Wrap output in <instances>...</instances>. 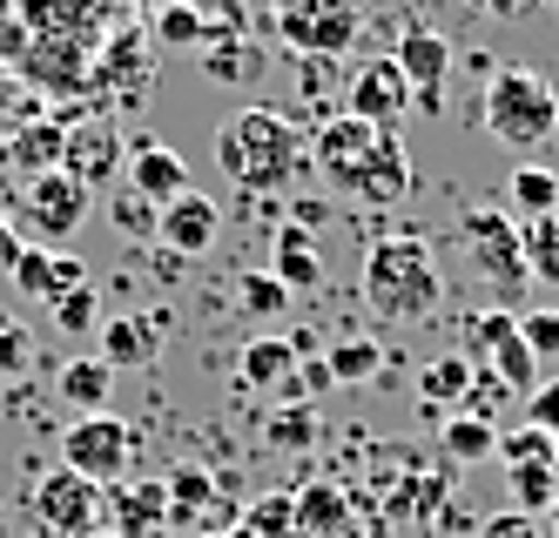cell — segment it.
I'll return each instance as SVG.
<instances>
[{
  "label": "cell",
  "instance_id": "1",
  "mask_svg": "<svg viewBox=\"0 0 559 538\" xmlns=\"http://www.w3.org/2000/svg\"><path fill=\"white\" fill-rule=\"evenodd\" d=\"M216 169L229 176V189H243V195L290 189L310 169V135L290 115H276V108H236L216 129Z\"/></svg>",
  "mask_w": 559,
  "mask_h": 538
},
{
  "label": "cell",
  "instance_id": "2",
  "mask_svg": "<svg viewBox=\"0 0 559 538\" xmlns=\"http://www.w3.org/2000/svg\"><path fill=\"white\" fill-rule=\"evenodd\" d=\"M365 303L384 323H425L438 303H445V276H438L431 242L418 236H384L365 256Z\"/></svg>",
  "mask_w": 559,
  "mask_h": 538
},
{
  "label": "cell",
  "instance_id": "3",
  "mask_svg": "<svg viewBox=\"0 0 559 538\" xmlns=\"http://www.w3.org/2000/svg\"><path fill=\"white\" fill-rule=\"evenodd\" d=\"M478 108H486V135L512 155H539L559 129V95L539 68H499Z\"/></svg>",
  "mask_w": 559,
  "mask_h": 538
},
{
  "label": "cell",
  "instance_id": "4",
  "mask_svg": "<svg viewBox=\"0 0 559 538\" xmlns=\"http://www.w3.org/2000/svg\"><path fill=\"white\" fill-rule=\"evenodd\" d=\"M459 242H465V256H472V270L486 276V289L492 297H526V283H533V270H526V236H519V216L506 210V202H472V210L459 216Z\"/></svg>",
  "mask_w": 559,
  "mask_h": 538
},
{
  "label": "cell",
  "instance_id": "5",
  "mask_svg": "<svg viewBox=\"0 0 559 538\" xmlns=\"http://www.w3.org/2000/svg\"><path fill=\"white\" fill-rule=\"evenodd\" d=\"M270 27L290 55L304 61H331L350 55L365 34V0H270Z\"/></svg>",
  "mask_w": 559,
  "mask_h": 538
},
{
  "label": "cell",
  "instance_id": "6",
  "mask_svg": "<svg viewBox=\"0 0 559 538\" xmlns=\"http://www.w3.org/2000/svg\"><path fill=\"white\" fill-rule=\"evenodd\" d=\"M61 465L74 478H88V485H122L129 465H135V425L129 418H115V410H88V418H74L61 431Z\"/></svg>",
  "mask_w": 559,
  "mask_h": 538
},
{
  "label": "cell",
  "instance_id": "7",
  "mask_svg": "<svg viewBox=\"0 0 559 538\" xmlns=\"http://www.w3.org/2000/svg\"><path fill=\"white\" fill-rule=\"evenodd\" d=\"M129 162V135H122V115L115 108H68V142H61V169L82 182L88 195L108 189Z\"/></svg>",
  "mask_w": 559,
  "mask_h": 538
},
{
  "label": "cell",
  "instance_id": "8",
  "mask_svg": "<svg viewBox=\"0 0 559 538\" xmlns=\"http://www.w3.org/2000/svg\"><path fill=\"white\" fill-rule=\"evenodd\" d=\"M465 357H472V370H492L512 397H526L539 384V357L526 350V337H519L512 310H478L465 323Z\"/></svg>",
  "mask_w": 559,
  "mask_h": 538
},
{
  "label": "cell",
  "instance_id": "9",
  "mask_svg": "<svg viewBox=\"0 0 559 538\" xmlns=\"http://www.w3.org/2000/svg\"><path fill=\"white\" fill-rule=\"evenodd\" d=\"M378 135H384V129H371V121H357V115L331 108L324 121H317V135H310V169L324 176V189L357 195V176H365V162H371Z\"/></svg>",
  "mask_w": 559,
  "mask_h": 538
},
{
  "label": "cell",
  "instance_id": "10",
  "mask_svg": "<svg viewBox=\"0 0 559 538\" xmlns=\"http://www.w3.org/2000/svg\"><path fill=\"white\" fill-rule=\"evenodd\" d=\"M344 115L371 121V129H397L412 115V81L391 55H365L350 74H344Z\"/></svg>",
  "mask_w": 559,
  "mask_h": 538
},
{
  "label": "cell",
  "instance_id": "11",
  "mask_svg": "<svg viewBox=\"0 0 559 538\" xmlns=\"http://www.w3.org/2000/svg\"><path fill=\"white\" fill-rule=\"evenodd\" d=\"M21 223H27V236H41V242H68L74 229L88 223V189L74 182L68 169L34 176L27 195H21Z\"/></svg>",
  "mask_w": 559,
  "mask_h": 538
},
{
  "label": "cell",
  "instance_id": "12",
  "mask_svg": "<svg viewBox=\"0 0 559 538\" xmlns=\"http://www.w3.org/2000/svg\"><path fill=\"white\" fill-rule=\"evenodd\" d=\"M34 518H41V531H55V538H88L102 525V485L74 478L61 465V471H48L34 485Z\"/></svg>",
  "mask_w": 559,
  "mask_h": 538
},
{
  "label": "cell",
  "instance_id": "13",
  "mask_svg": "<svg viewBox=\"0 0 559 538\" xmlns=\"http://www.w3.org/2000/svg\"><path fill=\"white\" fill-rule=\"evenodd\" d=\"M148 81H155V55H148V40H142L135 27L108 34V40H102V55H95V74H88V95L108 108V101H135Z\"/></svg>",
  "mask_w": 559,
  "mask_h": 538
},
{
  "label": "cell",
  "instance_id": "14",
  "mask_svg": "<svg viewBox=\"0 0 559 538\" xmlns=\"http://www.w3.org/2000/svg\"><path fill=\"white\" fill-rule=\"evenodd\" d=\"M61 142H68V108H41V115H14V129L0 135V162L21 169L27 182L61 169Z\"/></svg>",
  "mask_w": 559,
  "mask_h": 538
},
{
  "label": "cell",
  "instance_id": "15",
  "mask_svg": "<svg viewBox=\"0 0 559 538\" xmlns=\"http://www.w3.org/2000/svg\"><path fill=\"white\" fill-rule=\"evenodd\" d=\"M391 61L405 68V81H412V108L418 115H438V101H445V74H452V40L431 34V27H412L391 48Z\"/></svg>",
  "mask_w": 559,
  "mask_h": 538
},
{
  "label": "cell",
  "instance_id": "16",
  "mask_svg": "<svg viewBox=\"0 0 559 538\" xmlns=\"http://www.w3.org/2000/svg\"><path fill=\"white\" fill-rule=\"evenodd\" d=\"M297 370H304V357H297L290 337H257V344H243V357H236V384L250 397H263V404H290L297 397Z\"/></svg>",
  "mask_w": 559,
  "mask_h": 538
},
{
  "label": "cell",
  "instance_id": "17",
  "mask_svg": "<svg viewBox=\"0 0 559 538\" xmlns=\"http://www.w3.org/2000/svg\"><path fill=\"white\" fill-rule=\"evenodd\" d=\"M8 276H14V289L21 297H34V303H61L68 289H82L88 283V263L82 256H68V250H41V242H21V256L8 263Z\"/></svg>",
  "mask_w": 559,
  "mask_h": 538
},
{
  "label": "cell",
  "instance_id": "18",
  "mask_svg": "<svg viewBox=\"0 0 559 538\" xmlns=\"http://www.w3.org/2000/svg\"><path fill=\"white\" fill-rule=\"evenodd\" d=\"M163 491H169V525H189V531H223V518H236V512H229V499H223V478H216V471H203V465L169 471V478H163Z\"/></svg>",
  "mask_w": 559,
  "mask_h": 538
},
{
  "label": "cell",
  "instance_id": "19",
  "mask_svg": "<svg viewBox=\"0 0 559 538\" xmlns=\"http://www.w3.org/2000/svg\"><path fill=\"white\" fill-rule=\"evenodd\" d=\"M122 176H129V189H135L142 202H155V210H169L176 195L195 189V182H189V162H182L169 142H135L129 162H122Z\"/></svg>",
  "mask_w": 559,
  "mask_h": 538
},
{
  "label": "cell",
  "instance_id": "20",
  "mask_svg": "<svg viewBox=\"0 0 559 538\" xmlns=\"http://www.w3.org/2000/svg\"><path fill=\"white\" fill-rule=\"evenodd\" d=\"M155 236H163V250L169 256H203L210 242L223 236V210L203 195V189H189V195H176L163 216H155Z\"/></svg>",
  "mask_w": 559,
  "mask_h": 538
},
{
  "label": "cell",
  "instance_id": "21",
  "mask_svg": "<svg viewBox=\"0 0 559 538\" xmlns=\"http://www.w3.org/2000/svg\"><path fill=\"white\" fill-rule=\"evenodd\" d=\"M412 155H405V142H397L391 129L378 135V148H371V162H365V176H357V202H371V210H397V202L412 195Z\"/></svg>",
  "mask_w": 559,
  "mask_h": 538
},
{
  "label": "cell",
  "instance_id": "22",
  "mask_svg": "<svg viewBox=\"0 0 559 538\" xmlns=\"http://www.w3.org/2000/svg\"><path fill=\"white\" fill-rule=\"evenodd\" d=\"M163 357V316L135 310V316H108L102 323V363L108 370H142Z\"/></svg>",
  "mask_w": 559,
  "mask_h": 538
},
{
  "label": "cell",
  "instance_id": "23",
  "mask_svg": "<svg viewBox=\"0 0 559 538\" xmlns=\"http://www.w3.org/2000/svg\"><path fill=\"white\" fill-rule=\"evenodd\" d=\"M270 276L284 283L290 297H297V289H317V283H324V250H317V229H304L297 216L276 229V242H270Z\"/></svg>",
  "mask_w": 559,
  "mask_h": 538
},
{
  "label": "cell",
  "instance_id": "24",
  "mask_svg": "<svg viewBox=\"0 0 559 538\" xmlns=\"http://www.w3.org/2000/svg\"><path fill=\"white\" fill-rule=\"evenodd\" d=\"M102 512L115 518V538H142V531H163L169 525V491L163 485H108L102 491Z\"/></svg>",
  "mask_w": 559,
  "mask_h": 538
},
{
  "label": "cell",
  "instance_id": "25",
  "mask_svg": "<svg viewBox=\"0 0 559 538\" xmlns=\"http://www.w3.org/2000/svg\"><path fill=\"white\" fill-rule=\"evenodd\" d=\"M472 357L465 350H452V357H431L425 370H418V404H425V418H438L445 425L452 410H465V397H472Z\"/></svg>",
  "mask_w": 559,
  "mask_h": 538
},
{
  "label": "cell",
  "instance_id": "26",
  "mask_svg": "<svg viewBox=\"0 0 559 538\" xmlns=\"http://www.w3.org/2000/svg\"><path fill=\"white\" fill-rule=\"evenodd\" d=\"M108 391H115V370L102 357H74L55 370V397L74 410V418H88V410H108Z\"/></svg>",
  "mask_w": 559,
  "mask_h": 538
},
{
  "label": "cell",
  "instance_id": "27",
  "mask_svg": "<svg viewBox=\"0 0 559 538\" xmlns=\"http://www.w3.org/2000/svg\"><path fill=\"white\" fill-rule=\"evenodd\" d=\"M506 210L526 216V223L559 216V169H546V162H519L512 182H506Z\"/></svg>",
  "mask_w": 559,
  "mask_h": 538
},
{
  "label": "cell",
  "instance_id": "28",
  "mask_svg": "<svg viewBox=\"0 0 559 538\" xmlns=\"http://www.w3.org/2000/svg\"><path fill=\"white\" fill-rule=\"evenodd\" d=\"M317 438H324V418H317V404H304V397L270 404V418H263V444H270V451L297 458V451H310Z\"/></svg>",
  "mask_w": 559,
  "mask_h": 538
},
{
  "label": "cell",
  "instance_id": "29",
  "mask_svg": "<svg viewBox=\"0 0 559 538\" xmlns=\"http://www.w3.org/2000/svg\"><path fill=\"white\" fill-rule=\"evenodd\" d=\"M344 531H350L344 485H310V491H297V538H344Z\"/></svg>",
  "mask_w": 559,
  "mask_h": 538
},
{
  "label": "cell",
  "instance_id": "30",
  "mask_svg": "<svg viewBox=\"0 0 559 538\" xmlns=\"http://www.w3.org/2000/svg\"><path fill=\"white\" fill-rule=\"evenodd\" d=\"M195 61H203V74L216 81V88H243V81L263 68V55H250V40H243V34H210Z\"/></svg>",
  "mask_w": 559,
  "mask_h": 538
},
{
  "label": "cell",
  "instance_id": "31",
  "mask_svg": "<svg viewBox=\"0 0 559 538\" xmlns=\"http://www.w3.org/2000/svg\"><path fill=\"white\" fill-rule=\"evenodd\" d=\"M438 451H445L452 465H478V458H492V451H499V425L472 418V410H452V418L438 425Z\"/></svg>",
  "mask_w": 559,
  "mask_h": 538
},
{
  "label": "cell",
  "instance_id": "32",
  "mask_svg": "<svg viewBox=\"0 0 559 538\" xmlns=\"http://www.w3.org/2000/svg\"><path fill=\"white\" fill-rule=\"evenodd\" d=\"M324 363H331L337 384H371L378 370H384V350L365 337V330H350V337H337V344L324 350Z\"/></svg>",
  "mask_w": 559,
  "mask_h": 538
},
{
  "label": "cell",
  "instance_id": "33",
  "mask_svg": "<svg viewBox=\"0 0 559 538\" xmlns=\"http://www.w3.org/2000/svg\"><path fill=\"white\" fill-rule=\"evenodd\" d=\"M512 485V512H526V518H546L559 505V485H552V465H512L506 471Z\"/></svg>",
  "mask_w": 559,
  "mask_h": 538
},
{
  "label": "cell",
  "instance_id": "34",
  "mask_svg": "<svg viewBox=\"0 0 559 538\" xmlns=\"http://www.w3.org/2000/svg\"><path fill=\"white\" fill-rule=\"evenodd\" d=\"M519 236H526V270H533V283L559 289V216L519 223Z\"/></svg>",
  "mask_w": 559,
  "mask_h": 538
},
{
  "label": "cell",
  "instance_id": "35",
  "mask_svg": "<svg viewBox=\"0 0 559 538\" xmlns=\"http://www.w3.org/2000/svg\"><path fill=\"white\" fill-rule=\"evenodd\" d=\"M445 491H452L445 471H412L405 485H397V505H391V512H397V518H412V512H418V518H438V512H445Z\"/></svg>",
  "mask_w": 559,
  "mask_h": 538
},
{
  "label": "cell",
  "instance_id": "36",
  "mask_svg": "<svg viewBox=\"0 0 559 538\" xmlns=\"http://www.w3.org/2000/svg\"><path fill=\"white\" fill-rule=\"evenodd\" d=\"M55 330H61V337H88V330H102V289L95 283L68 289V297L55 303Z\"/></svg>",
  "mask_w": 559,
  "mask_h": 538
},
{
  "label": "cell",
  "instance_id": "37",
  "mask_svg": "<svg viewBox=\"0 0 559 538\" xmlns=\"http://www.w3.org/2000/svg\"><path fill=\"white\" fill-rule=\"evenodd\" d=\"M27 370H34V330H27L21 316L0 310V384L27 378Z\"/></svg>",
  "mask_w": 559,
  "mask_h": 538
},
{
  "label": "cell",
  "instance_id": "38",
  "mask_svg": "<svg viewBox=\"0 0 559 538\" xmlns=\"http://www.w3.org/2000/svg\"><path fill=\"white\" fill-rule=\"evenodd\" d=\"M236 297H243V310H250V316H284V310H290V289L276 283L270 270H250L243 283H236Z\"/></svg>",
  "mask_w": 559,
  "mask_h": 538
},
{
  "label": "cell",
  "instance_id": "39",
  "mask_svg": "<svg viewBox=\"0 0 559 538\" xmlns=\"http://www.w3.org/2000/svg\"><path fill=\"white\" fill-rule=\"evenodd\" d=\"M492 458H506V471L512 465H552V438L546 431H499V451H492Z\"/></svg>",
  "mask_w": 559,
  "mask_h": 538
},
{
  "label": "cell",
  "instance_id": "40",
  "mask_svg": "<svg viewBox=\"0 0 559 538\" xmlns=\"http://www.w3.org/2000/svg\"><path fill=\"white\" fill-rule=\"evenodd\" d=\"M155 40H163V48H203L210 27H203V21H195V14L182 8V0H176V8L155 14Z\"/></svg>",
  "mask_w": 559,
  "mask_h": 538
},
{
  "label": "cell",
  "instance_id": "41",
  "mask_svg": "<svg viewBox=\"0 0 559 538\" xmlns=\"http://www.w3.org/2000/svg\"><path fill=\"white\" fill-rule=\"evenodd\" d=\"M108 216H115V229H122V236H155V216H163V210H155V202H142L135 189H122V195H115L108 202Z\"/></svg>",
  "mask_w": 559,
  "mask_h": 538
},
{
  "label": "cell",
  "instance_id": "42",
  "mask_svg": "<svg viewBox=\"0 0 559 538\" xmlns=\"http://www.w3.org/2000/svg\"><path fill=\"white\" fill-rule=\"evenodd\" d=\"M182 8L203 21L210 34H243V27H250V8H243V0H182Z\"/></svg>",
  "mask_w": 559,
  "mask_h": 538
},
{
  "label": "cell",
  "instance_id": "43",
  "mask_svg": "<svg viewBox=\"0 0 559 538\" xmlns=\"http://www.w3.org/2000/svg\"><path fill=\"white\" fill-rule=\"evenodd\" d=\"M519 337H526V350L539 363H552L559 357V310H526V316H519Z\"/></svg>",
  "mask_w": 559,
  "mask_h": 538
},
{
  "label": "cell",
  "instance_id": "44",
  "mask_svg": "<svg viewBox=\"0 0 559 538\" xmlns=\"http://www.w3.org/2000/svg\"><path fill=\"white\" fill-rule=\"evenodd\" d=\"M526 425L546 431V438H559V378H539L526 391Z\"/></svg>",
  "mask_w": 559,
  "mask_h": 538
},
{
  "label": "cell",
  "instance_id": "45",
  "mask_svg": "<svg viewBox=\"0 0 559 538\" xmlns=\"http://www.w3.org/2000/svg\"><path fill=\"white\" fill-rule=\"evenodd\" d=\"M478 538H546V525L526 518V512H492L486 525H478Z\"/></svg>",
  "mask_w": 559,
  "mask_h": 538
},
{
  "label": "cell",
  "instance_id": "46",
  "mask_svg": "<svg viewBox=\"0 0 559 538\" xmlns=\"http://www.w3.org/2000/svg\"><path fill=\"white\" fill-rule=\"evenodd\" d=\"M539 8H546V0H486V14H492V21H533Z\"/></svg>",
  "mask_w": 559,
  "mask_h": 538
},
{
  "label": "cell",
  "instance_id": "47",
  "mask_svg": "<svg viewBox=\"0 0 559 538\" xmlns=\"http://www.w3.org/2000/svg\"><path fill=\"white\" fill-rule=\"evenodd\" d=\"M8 216H14V202H8V195H0V270H8V263L21 256V236L8 229Z\"/></svg>",
  "mask_w": 559,
  "mask_h": 538
},
{
  "label": "cell",
  "instance_id": "48",
  "mask_svg": "<svg viewBox=\"0 0 559 538\" xmlns=\"http://www.w3.org/2000/svg\"><path fill=\"white\" fill-rule=\"evenodd\" d=\"M14 101H21V74L0 61V108H14Z\"/></svg>",
  "mask_w": 559,
  "mask_h": 538
},
{
  "label": "cell",
  "instance_id": "49",
  "mask_svg": "<svg viewBox=\"0 0 559 538\" xmlns=\"http://www.w3.org/2000/svg\"><path fill=\"white\" fill-rule=\"evenodd\" d=\"M129 8H135V14H148V21H155V14H163V8H176V0H129Z\"/></svg>",
  "mask_w": 559,
  "mask_h": 538
},
{
  "label": "cell",
  "instance_id": "50",
  "mask_svg": "<svg viewBox=\"0 0 559 538\" xmlns=\"http://www.w3.org/2000/svg\"><path fill=\"white\" fill-rule=\"evenodd\" d=\"M539 525H546V538H559V505H552V512H546Z\"/></svg>",
  "mask_w": 559,
  "mask_h": 538
},
{
  "label": "cell",
  "instance_id": "51",
  "mask_svg": "<svg viewBox=\"0 0 559 538\" xmlns=\"http://www.w3.org/2000/svg\"><path fill=\"white\" fill-rule=\"evenodd\" d=\"M552 485H559V438H552Z\"/></svg>",
  "mask_w": 559,
  "mask_h": 538
},
{
  "label": "cell",
  "instance_id": "52",
  "mask_svg": "<svg viewBox=\"0 0 559 538\" xmlns=\"http://www.w3.org/2000/svg\"><path fill=\"white\" fill-rule=\"evenodd\" d=\"M88 538H115V531H108V525H95V531H88Z\"/></svg>",
  "mask_w": 559,
  "mask_h": 538
},
{
  "label": "cell",
  "instance_id": "53",
  "mask_svg": "<svg viewBox=\"0 0 559 538\" xmlns=\"http://www.w3.org/2000/svg\"><path fill=\"white\" fill-rule=\"evenodd\" d=\"M195 538H229V531H195Z\"/></svg>",
  "mask_w": 559,
  "mask_h": 538
}]
</instances>
